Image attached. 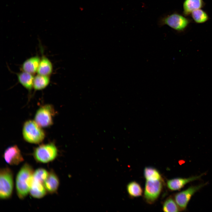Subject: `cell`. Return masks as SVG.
<instances>
[{"label":"cell","instance_id":"obj_7","mask_svg":"<svg viewBox=\"0 0 212 212\" xmlns=\"http://www.w3.org/2000/svg\"><path fill=\"white\" fill-rule=\"evenodd\" d=\"M163 180H146L144 191V198L147 202L152 204L159 197L162 191Z\"/></svg>","mask_w":212,"mask_h":212},{"label":"cell","instance_id":"obj_19","mask_svg":"<svg viewBox=\"0 0 212 212\" xmlns=\"http://www.w3.org/2000/svg\"><path fill=\"white\" fill-rule=\"evenodd\" d=\"M127 189L129 195L132 197H139L143 193V190L141 186L135 181L130 182L127 186Z\"/></svg>","mask_w":212,"mask_h":212},{"label":"cell","instance_id":"obj_22","mask_svg":"<svg viewBox=\"0 0 212 212\" xmlns=\"http://www.w3.org/2000/svg\"><path fill=\"white\" fill-rule=\"evenodd\" d=\"M49 173L43 168H39L34 172L33 180L43 183L47 178Z\"/></svg>","mask_w":212,"mask_h":212},{"label":"cell","instance_id":"obj_18","mask_svg":"<svg viewBox=\"0 0 212 212\" xmlns=\"http://www.w3.org/2000/svg\"><path fill=\"white\" fill-rule=\"evenodd\" d=\"M191 15L194 21L197 24H202L207 21L209 19L208 14L201 9L193 11Z\"/></svg>","mask_w":212,"mask_h":212},{"label":"cell","instance_id":"obj_6","mask_svg":"<svg viewBox=\"0 0 212 212\" xmlns=\"http://www.w3.org/2000/svg\"><path fill=\"white\" fill-rule=\"evenodd\" d=\"M54 114L53 106L49 104L45 105L41 107L36 112L35 121L41 127H48L53 124Z\"/></svg>","mask_w":212,"mask_h":212},{"label":"cell","instance_id":"obj_20","mask_svg":"<svg viewBox=\"0 0 212 212\" xmlns=\"http://www.w3.org/2000/svg\"><path fill=\"white\" fill-rule=\"evenodd\" d=\"M144 175L146 180H163L160 172L155 168L151 167H145Z\"/></svg>","mask_w":212,"mask_h":212},{"label":"cell","instance_id":"obj_9","mask_svg":"<svg viewBox=\"0 0 212 212\" xmlns=\"http://www.w3.org/2000/svg\"><path fill=\"white\" fill-rule=\"evenodd\" d=\"M3 157L6 162L11 165H17L24 160L20 150L16 145L7 148L5 151Z\"/></svg>","mask_w":212,"mask_h":212},{"label":"cell","instance_id":"obj_1","mask_svg":"<svg viewBox=\"0 0 212 212\" xmlns=\"http://www.w3.org/2000/svg\"><path fill=\"white\" fill-rule=\"evenodd\" d=\"M33 168L27 163L24 164L18 173L16 178V186L19 198L23 199L29 193L33 182Z\"/></svg>","mask_w":212,"mask_h":212},{"label":"cell","instance_id":"obj_5","mask_svg":"<svg viewBox=\"0 0 212 212\" xmlns=\"http://www.w3.org/2000/svg\"><path fill=\"white\" fill-rule=\"evenodd\" d=\"M13 188V175L8 168H2L0 171V198L6 199L10 198Z\"/></svg>","mask_w":212,"mask_h":212},{"label":"cell","instance_id":"obj_14","mask_svg":"<svg viewBox=\"0 0 212 212\" xmlns=\"http://www.w3.org/2000/svg\"><path fill=\"white\" fill-rule=\"evenodd\" d=\"M52 65L50 60L45 57H42L37 69V74L49 76L52 73Z\"/></svg>","mask_w":212,"mask_h":212},{"label":"cell","instance_id":"obj_17","mask_svg":"<svg viewBox=\"0 0 212 212\" xmlns=\"http://www.w3.org/2000/svg\"><path fill=\"white\" fill-rule=\"evenodd\" d=\"M50 82L49 76L37 75L34 77L33 87L36 90H40L46 87Z\"/></svg>","mask_w":212,"mask_h":212},{"label":"cell","instance_id":"obj_3","mask_svg":"<svg viewBox=\"0 0 212 212\" xmlns=\"http://www.w3.org/2000/svg\"><path fill=\"white\" fill-rule=\"evenodd\" d=\"M58 150L53 143L42 144L35 148L33 155L35 160L40 163H46L54 160L57 156Z\"/></svg>","mask_w":212,"mask_h":212},{"label":"cell","instance_id":"obj_2","mask_svg":"<svg viewBox=\"0 0 212 212\" xmlns=\"http://www.w3.org/2000/svg\"><path fill=\"white\" fill-rule=\"evenodd\" d=\"M35 121L28 120L24 124L22 134L24 140L29 143L38 144L44 139L45 133Z\"/></svg>","mask_w":212,"mask_h":212},{"label":"cell","instance_id":"obj_8","mask_svg":"<svg viewBox=\"0 0 212 212\" xmlns=\"http://www.w3.org/2000/svg\"><path fill=\"white\" fill-rule=\"evenodd\" d=\"M207 183L191 186L187 189L175 194L174 199L180 211L186 209L192 196Z\"/></svg>","mask_w":212,"mask_h":212},{"label":"cell","instance_id":"obj_13","mask_svg":"<svg viewBox=\"0 0 212 212\" xmlns=\"http://www.w3.org/2000/svg\"><path fill=\"white\" fill-rule=\"evenodd\" d=\"M41 59L38 56L32 57L25 60L21 66L23 71L32 74L37 72Z\"/></svg>","mask_w":212,"mask_h":212},{"label":"cell","instance_id":"obj_21","mask_svg":"<svg viewBox=\"0 0 212 212\" xmlns=\"http://www.w3.org/2000/svg\"><path fill=\"white\" fill-rule=\"evenodd\" d=\"M163 210L165 212L180 211L174 198L171 197L167 198L165 201L163 205Z\"/></svg>","mask_w":212,"mask_h":212},{"label":"cell","instance_id":"obj_15","mask_svg":"<svg viewBox=\"0 0 212 212\" xmlns=\"http://www.w3.org/2000/svg\"><path fill=\"white\" fill-rule=\"evenodd\" d=\"M19 82L26 89L30 90L33 87L34 77L33 74L23 71L17 75Z\"/></svg>","mask_w":212,"mask_h":212},{"label":"cell","instance_id":"obj_16","mask_svg":"<svg viewBox=\"0 0 212 212\" xmlns=\"http://www.w3.org/2000/svg\"><path fill=\"white\" fill-rule=\"evenodd\" d=\"M47 191L43 183L33 180L29 192L32 197L37 198H42L46 195Z\"/></svg>","mask_w":212,"mask_h":212},{"label":"cell","instance_id":"obj_12","mask_svg":"<svg viewBox=\"0 0 212 212\" xmlns=\"http://www.w3.org/2000/svg\"><path fill=\"white\" fill-rule=\"evenodd\" d=\"M59 184V178L56 174L51 171L49 173V175L43 183L47 191L50 193L56 192Z\"/></svg>","mask_w":212,"mask_h":212},{"label":"cell","instance_id":"obj_10","mask_svg":"<svg viewBox=\"0 0 212 212\" xmlns=\"http://www.w3.org/2000/svg\"><path fill=\"white\" fill-rule=\"evenodd\" d=\"M205 174L188 178H177L168 180L167 181V187L171 191L179 190L187 183L200 179Z\"/></svg>","mask_w":212,"mask_h":212},{"label":"cell","instance_id":"obj_11","mask_svg":"<svg viewBox=\"0 0 212 212\" xmlns=\"http://www.w3.org/2000/svg\"><path fill=\"white\" fill-rule=\"evenodd\" d=\"M205 5L203 0H184L183 4V14L187 16L193 11L202 8Z\"/></svg>","mask_w":212,"mask_h":212},{"label":"cell","instance_id":"obj_4","mask_svg":"<svg viewBox=\"0 0 212 212\" xmlns=\"http://www.w3.org/2000/svg\"><path fill=\"white\" fill-rule=\"evenodd\" d=\"M191 20L186 16L174 13L162 18L159 22L160 26L166 25L178 32L184 31L188 26Z\"/></svg>","mask_w":212,"mask_h":212}]
</instances>
